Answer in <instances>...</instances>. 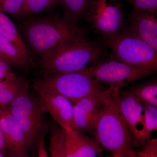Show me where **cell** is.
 Listing matches in <instances>:
<instances>
[{
	"mask_svg": "<svg viewBox=\"0 0 157 157\" xmlns=\"http://www.w3.org/2000/svg\"><path fill=\"white\" fill-rule=\"evenodd\" d=\"M128 22V32L157 50V19L154 14L135 11Z\"/></svg>",
	"mask_w": 157,
	"mask_h": 157,
	"instance_id": "5bb4252c",
	"label": "cell"
},
{
	"mask_svg": "<svg viewBox=\"0 0 157 157\" xmlns=\"http://www.w3.org/2000/svg\"><path fill=\"white\" fill-rule=\"evenodd\" d=\"M0 57L10 66L14 65L24 69L30 67V56L17 49L10 41L0 33Z\"/></svg>",
	"mask_w": 157,
	"mask_h": 157,
	"instance_id": "9a60e30c",
	"label": "cell"
},
{
	"mask_svg": "<svg viewBox=\"0 0 157 157\" xmlns=\"http://www.w3.org/2000/svg\"><path fill=\"white\" fill-rule=\"evenodd\" d=\"M28 87V82L20 77L14 80L0 79V107H8L17 95Z\"/></svg>",
	"mask_w": 157,
	"mask_h": 157,
	"instance_id": "e0dca14e",
	"label": "cell"
},
{
	"mask_svg": "<svg viewBox=\"0 0 157 157\" xmlns=\"http://www.w3.org/2000/svg\"><path fill=\"white\" fill-rule=\"evenodd\" d=\"M24 0H0V10L14 15H21Z\"/></svg>",
	"mask_w": 157,
	"mask_h": 157,
	"instance_id": "cb8c5ba5",
	"label": "cell"
},
{
	"mask_svg": "<svg viewBox=\"0 0 157 157\" xmlns=\"http://www.w3.org/2000/svg\"><path fill=\"white\" fill-rule=\"evenodd\" d=\"M91 0H61L64 11L63 17L68 22L76 25L87 10Z\"/></svg>",
	"mask_w": 157,
	"mask_h": 157,
	"instance_id": "d6986e66",
	"label": "cell"
},
{
	"mask_svg": "<svg viewBox=\"0 0 157 157\" xmlns=\"http://www.w3.org/2000/svg\"><path fill=\"white\" fill-rule=\"evenodd\" d=\"M107 93V90L101 97H86L73 104V123L76 130L94 134L101 105Z\"/></svg>",
	"mask_w": 157,
	"mask_h": 157,
	"instance_id": "7c38bea8",
	"label": "cell"
},
{
	"mask_svg": "<svg viewBox=\"0 0 157 157\" xmlns=\"http://www.w3.org/2000/svg\"><path fill=\"white\" fill-rule=\"evenodd\" d=\"M0 33L19 50L29 56L31 52L23 40L16 26L4 12L0 10Z\"/></svg>",
	"mask_w": 157,
	"mask_h": 157,
	"instance_id": "2e32d148",
	"label": "cell"
},
{
	"mask_svg": "<svg viewBox=\"0 0 157 157\" xmlns=\"http://www.w3.org/2000/svg\"><path fill=\"white\" fill-rule=\"evenodd\" d=\"M45 135H43L37 143L38 148V157H49L45 149L44 138Z\"/></svg>",
	"mask_w": 157,
	"mask_h": 157,
	"instance_id": "4316f807",
	"label": "cell"
},
{
	"mask_svg": "<svg viewBox=\"0 0 157 157\" xmlns=\"http://www.w3.org/2000/svg\"><path fill=\"white\" fill-rule=\"evenodd\" d=\"M119 90L110 87L101 105L95 127L96 141L113 154L132 149L133 139L118 102Z\"/></svg>",
	"mask_w": 157,
	"mask_h": 157,
	"instance_id": "7a4b0ae2",
	"label": "cell"
},
{
	"mask_svg": "<svg viewBox=\"0 0 157 157\" xmlns=\"http://www.w3.org/2000/svg\"><path fill=\"white\" fill-rule=\"evenodd\" d=\"M62 129L65 157H98L101 154L102 149L96 140L76 129Z\"/></svg>",
	"mask_w": 157,
	"mask_h": 157,
	"instance_id": "4fadbf2b",
	"label": "cell"
},
{
	"mask_svg": "<svg viewBox=\"0 0 157 157\" xmlns=\"http://www.w3.org/2000/svg\"><path fill=\"white\" fill-rule=\"evenodd\" d=\"M35 90L46 89L58 93L68 98L73 104L87 97H101L102 90L99 82L83 71L58 73L36 80Z\"/></svg>",
	"mask_w": 157,
	"mask_h": 157,
	"instance_id": "277c9868",
	"label": "cell"
},
{
	"mask_svg": "<svg viewBox=\"0 0 157 157\" xmlns=\"http://www.w3.org/2000/svg\"><path fill=\"white\" fill-rule=\"evenodd\" d=\"M25 88L8 106L9 111L17 121L25 135L34 145L48 130L46 110L39 98L33 95Z\"/></svg>",
	"mask_w": 157,
	"mask_h": 157,
	"instance_id": "5b68a950",
	"label": "cell"
},
{
	"mask_svg": "<svg viewBox=\"0 0 157 157\" xmlns=\"http://www.w3.org/2000/svg\"><path fill=\"white\" fill-rule=\"evenodd\" d=\"M135 9V11L147 12L151 14L156 13L157 0H128Z\"/></svg>",
	"mask_w": 157,
	"mask_h": 157,
	"instance_id": "d4e9b609",
	"label": "cell"
},
{
	"mask_svg": "<svg viewBox=\"0 0 157 157\" xmlns=\"http://www.w3.org/2000/svg\"><path fill=\"white\" fill-rule=\"evenodd\" d=\"M143 104L145 113V134L148 140L151 132L157 131V107L147 104Z\"/></svg>",
	"mask_w": 157,
	"mask_h": 157,
	"instance_id": "603a6c76",
	"label": "cell"
},
{
	"mask_svg": "<svg viewBox=\"0 0 157 157\" xmlns=\"http://www.w3.org/2000/svg\"><path fill=\"white\" fill-rule=\"evenodd\" d=\"M98 82L108 83L110 87L119 90L129 82L144 78L154 71L134 67L117 60L105 62L82 70Z\"/></svg>",
	"mask_w": 157,
	"mask_h": 157,
	"instance_id": "ba28073f",
	"label": "cell"
},
{
	"mask_svg": "<svg viewBox=\"0 0 157 157\" xmlns=\"http://www.w3.org/2000/svg\"><path fill=\"white\" fill-rule=\"evenodd\" d=\"M118 102L125 121L136 146H143L148 140L146 136L144 106L131 92L119 93Z\"/></svg>",
	"mask_w": 157,
	"mask_h": 157,
	"instance_id": "9c48e42d",
	"label": "cell"
},
{
	"mask_svg": "<svg viewBox=\"0 0 157 157\" xmlns=\"http://www.w3.org/2000/svg\"><path fill=\"white\" fill-rule=\"evenodd\" d=\"M84 14L94 29L106 40L123 31L121 6L116 0H91Z\"/></svg>",
	"mask_w": 157,
	"mask_h": 157,
	"instance_id": "52a82bcc",
	"label": "cell"
},
{
	"mask_svg": "<svg viewBox=\"0 0 157 157\" xmlns=\"http://www.w3.org/2000/svg\"><path fill=\"white\" fill-rule=\"evenodd\" d=\"M140 151H135L133 149L127 152L128 157H157V138H150L147 141Z\"/></svg>",
	"mask_w": 157,
	"mask_h": 157,
	"instance_id": "7402d4cb",
	"label": "cell"
},
{
	"mask_svg": "<svg viewBox=\"0 0 157 157\" xmlns=\"http://www.w3.org/2000/svg\"><path fill=\"white\" fill-rule=\"evenodd\" d=\"M19 27L30 52L40 58L73 38L81 31L63 17L31 18Z\"/></svg>",
	"mask_w": 157,
	"mask_h": 157,
	"instance_id": "3957f363",
	"label": "cell"
},
{
	"mask_svg": "<svg viewBox=\"0 0 157 157\" xmlns=\"http://www.w3.org/2000/svg\"><path fill=\"white\" fill-rule=\"evenodd\" d=\"M51 0H24L21 15L28 16L48 9Z\"/></svg>",
	"mask_w": 157,
	"mask_h": 157,
	"instance_id": "44dd1931",
	"label": "cell"
},
{
	"mask_svg": "<svg viewBox=\"0 0 157 157\" xmlns=\"http://www.w3.org/2000/svg\"><path fill=\"white\" fill-rule=\"evenodd\" d=\"M0 152L5 156H6L8 152L4 135L1 128H0Z\"/></svg>",
	"mask_w": 157,
	"mask_h": 157,
	"instance_id": "83f0119b",
	"label": "cell"
},
{
	"mask_svg": "<svg viewBox=\"0 0 157 157\" xmlns=\"http://www.w3.org/2000/svg\"><path fill=\"white\" fill-rule=\"evenodd\" d=\"M107 157H127L123 153H116L113 154L111 156Z\"/></svg>",
	"mask_w": 157,
	"mask_h": 157,
	"instance_id": "f546056e",
	"label": "cell"
},
{
	"mask_svg": "<svg viewBox=\"0 0 157 157\" xmlns=\"http://www.w3.org/2000/svg\"><path fill=\"white\" fill-rule=\"evenodd\" d=\"M105 45L112 51L116 60L134 67L157 70V50L127 30L106 40Z\"/></svg>",
	"mask_w": 157,
	"mask_h": 157,
	"instance_id": "8992f818",
	"label": "cell"
},
{
	"mask_svg": "<svg viewBox=\"0 0 157 157\" xmlns=\"http://www.w3.org/2000/svg\"><path fill=\"white\" fill-rule=\"evenodd\" d=\"M46 112L62 128L75 129L73 105L70 100L58 93L46 89L35 90Z\"/></svg>",
	"mask_w": 157,
	"mask_h": 157,
	"instance_id": "8fae6325",
	"label": "cell"
},
{
	"mask_svg": "<svg viewBox=\"0 0 157 157\" xmlns=\"http://www.w3.org/2000/svg\"><path fill=\"white\" fill-rule=\"evenodd\" d=\"M86 37L83 31L40 58L39 67L43 76L82 71L100 56L104 49Z\"/></svg>",
	"mask_w": 157,
	"mask_h": 157,
	"instance_id": "6da1fadb",
	"label": "cell"
},
{
	"mask_svg": "<svg viewBox=\"0 0 157 157\" xmlns=\"http://www.w3.org/2000/svg\"><path fill=\"white\" fill-rule=\"evenodd\" d=\"M48 132L51 157H65L64 135L63 129L52 120L48 123Z\"/></svg>",
	"mask_w": 157,
	"mask_h": 157,
	"instance_id": "ac0fdd59",
	"label": "cell"
},
{
	"mask_svg": "<svg viewBox=\"0 0 157 157\" xmlns=\"http://www.w3.org/2000/svg\"><path fill=\"white\" fill-rule=\"evenodd\" d=\"M0 128L4 135L7 151L10 155L30 157L29 151L34 144L11 114L8 107H0Z\"/></svg>",
	"mask_w": 157,
	"mask_h": 157,
	"instance_id": "30bf717a",
	"label": "cell"
},
{
	"mask_svg": "<svg viewBox=\"0 0 157 157\" xmlns=\"http://www.w3.org/2000/svg\"><path fill=\"white\" fill-rule=\"evenodd\" d=\"M61 0H51L48 9L53 7L59 3H61Z\"/></svg>",
	"mask_w": 157,
	"mask_h": 157,
	"instance_id": "f1b7e54d",
	"label": "cell"
},
{
	"mask_svg": "<svg viewBox=\"0 0 157 157\" xmlns=\"http://www.w3.org/2000/svg\"><path fill=\"white\" fill-rule=\"evenodd\" d=\"M131 92L143 104L157 107V84L155 82L142 85Z\"/></svg>",
	"mask_w": 157,
	"mask_h": 157,
	"instance_id": "ffe728a7",
	"label": "cell"
},
{
	"mask_svg": "<svg viewBox=\"0 0 157 157\" xmlns=\"http://www.w3.org/2000/svg\"><path fill=\"white\" fill-rule=\"evenodd\" d=\"M10 65L0 57V79L16 80L17 77L11 70Z\"/></svg>",
	"mask_w": 157,
	"mask_h": 157,
	"instance_id": "484cf974",
	"label": "cell"
},
{
	"mask_svg": "<svg viewBox=\"0 0 157 157\" xmlns=\"http://www.w3.org/2000/svg\"><path fill=\"white\" fill-rule=\"evenodd\" d=\"M10 156H11V157H16V156H14L11 155H10Z\"/></svg>",
	"mask_w": 157,
	"mask_h": 157,
	"instance_id": "1f68e13d",
	"label": "cell"
},
{
	"mask_svg": "<svg viewBox=\"0 0 157 157\" xmlns=\"http://www.w3.org/2000/svg\"><path fill=\"white\" fill-rule=\"evenodd\" d=\"M0 157H5V156L0 152Z\"/></svg>",
	"mask_w": 157,
	"mask_h": 157,
	"instance_id": "4dcf8cb0",
	"label": "cell"
}]
</instances>
